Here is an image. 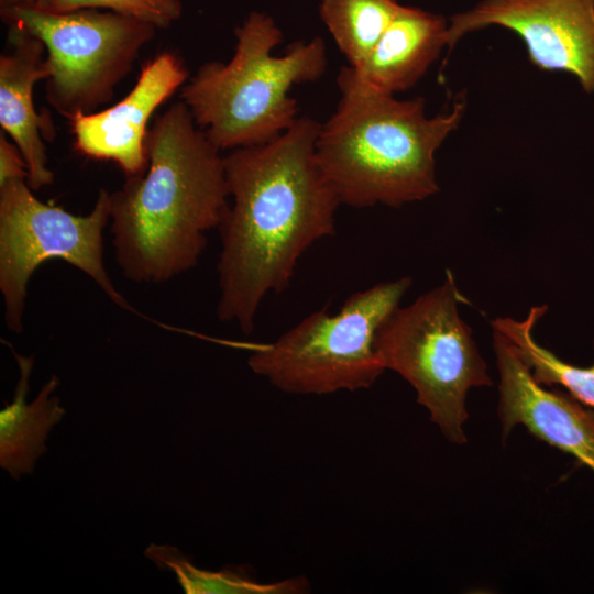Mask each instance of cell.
I'll list each match as a JSON object with an SVG mask.
<instances>
[{
	"mask_svg": "<svg viewBox=\"0 0 594 594\" xmlns=\"http://www.w3.org/2000/svg\"><path fill=\"white\" fill-rule=\"evenodd\" d=\"M319 130L300 117L273 140L223 155L231 201L219 227L217 316L244 334L266 295L289 286L301 255L334 234L341 204L317 160Z\"/></svg>",
	"mask_w": 594,
	"mask_h": 594,
	"instance_id": "6da1fadb",
	"label": "cell"
},
{
	"mask_svg": "<svg viewBox=\"0 0 594 594\" xmlns=\"http://www.w3.org/2000/svg\"><path fill=\"white\" fill-rule=\"evenodd\" d=\"M147 167L109 195L116 261L134 283L161 284L196 266L230 204L224 161L180 100L145 140Z\"/></svg>",
	"mask_w": 594,
	"mask_h": 594,
	"instance_id": "7a4b0ae2",
	"label": "cell"
},
{
	"mask_svg": "<svg viewBox=\"0 0 594 594\" xmlns=\"http://www.w3.org/2000/svg\"><path fill=\"white\" fill-rule=\"evenodd\" d=\"M336 111L316 141L319 166L341 205L400 207L439 190L435 154L460 124L464 98L428 117L420 97L340 88Z\"/></svg>",
	"mask_w": 594,
	"mask_h": 594,
	"instance_id": "3957f363",
	"label": "cell"
},
{
	"mask_svg": "<svg viewBox=\"0 0 594 594\" xmlns=\"http://www.w3.org/2000/svg\"><path fill=\"white\" fill-rule=\"evenodd\" d=\"M234 34L231 59L201 65L180 90L195 122L220 151L263 144L289 129L298 119L292 87L317 80L327 67L320 37L274 55L283 34L266 13L251 12Z\"/></svg>",
	"mask_w": 594,
	"mask_h": 594,
	"instance_id": "277c9868",
	"label": "cell"
},
{
	"mask_svg": "<svg viewBox=\"0 0 594 594\" xmlns=\"http://www.w3.org/2000/svg\"><path fill=\"white\" fill-rule=\"evenodd\" d=\"M410 285V277L383 282L351 295L336 314L326 308L310 314L254 350L251 370L290 394L370 388L386 370L376 350L377 332Z\"/></svg>",
	"mask_w": 594,
	"mask_h": 594,
	"instance_id": "5b68a950",
	"label": "cell"
},
{
	"mask_svg": "<svg viewBox=\"0 0 594 594\" xmlns=\"http://www.w3.org/2000/svg\"><path fill=\"white\" fill-rule=\"evenodd\" d=\"M465 301L448 271L442 285L406 307L398 306L376 337L384 367L415 388L431 421L457 444L466 442L468 392L493 385L472 331L459 314V305Z\"/></svg>",
	"mask_w": 594,
	"mask_h": 594,
	"instance_id": "8992f818",
	"label": "cell"
},
{
	"mask_svg": "<svg viewBox=\"0 0 594 594\" xmlns=\"http://www.w3.org/2000/svg\"><path fill=\"white\" fill-rule=\"evenodd\" d=\"M1 15L8 24L23 28L44 44L46 98L69 120L111 100L114 87L157 30L98 9L55 13L15 6L1 9Z\"/></svg>",
	"mask_w": 594,
	"mask_h": 594,
	"instance_id": "52a82bcc",
	"label": "cell"
},
{
	"mask_svg": "<svg viewBox=\"0 0 594 594\" xmlns=\"http://www.w3.org/2000/svg\"><path fill=\"white\" fill-rule=\"evenodd\" d=\"M109 195L100 189L92 210L79 216L37 199L26 179L0 185V292L10 331H23L30 278L40 265L53 258L77 267L116 305L132 310L105 266Z\"/></svg>",
	"mask_w": 594,
	"mask_h": 594,
	"instance_id": "ba28073f",
	"label": "cell"
},
{
	"mask_svg": "<svg viewBox=\"0 0 594 594\" xmlns=\"http://www.w3.org/2000/svg\"><path fill=\"white\" fill-rule=\"evenodd\" d=\"M494 25L516 33L537 68L568 72L594 91V0H482L450 18L448 48Z\"/></svg>",
	"mask_w": 594,
	"mask_h": 594,
	"instance_id": "9c48e42d",
	"label": "cell"
},
{
	"mask_svg": "<svg viewBox=\"0 0 594 594\" xmlns=\"http://www.w3.org/2000/svg\"><path fill=\"white\" fill-rule=\"evenodd\" d=\"M188 78L179 56L163 52L147 62L132 90L100 112L78 113L72 121L75 148L82 155L114 162L127 177L147 167L145 140L152 113Z\"/></svg>",
	"mask_w": 594,
	"mask_h": 594,
	"instance_id": "30bf717a",
	"label": "cell"
},
{
	"mask_svg": "<svg viewBox=\"0 0 594 594\" xmlns=\"http://www.w3.org/2000/svg\"><path fill=\"white\" fill-rule=\"evenodd\" d=\"M499 374L498 417L503 438L522 425L536 438L572 454L594 472V410L570 394L539 384L514 345L493 330Z\"/></svg>",
	"mask_w": 594,
	"mask_h": 594,
	"instance_id": "8fae6325",
	"label": "cell"
},
{
	"mask_svg": "<svg viewBox=\"0 0 594 594\" xmlns=\"http://www.w3.org/2000/svg\"><path fill=\"white\" fill-rule=\"evenodd\" d=\"M447 32L443 16L399 6L365 59L340 70L339 89L354 88L385 96L409 89L448 47Z\"/></svg>",
	"mask_w": 594,
	"mask_h": 594,
	"instance_id": "7c38bea8",
	"label": "cell"
},
{
	"mask_svg": "<svg viewBox=\"0 0 594 594\" xmlns=\"http://www.w3.org/2000/svg\"><path fill=\"white\" fill-rule=\"evenodd\" d=\"M8 44L0 56V125L26 162L29 186L37 190L54 180L42 140L52 128L33 102L35 82L48 76L46 51L37 37L15 24H9Z\"/></svg>",
	"mask_w": 594,
	"mask_h": 594,
	"instance_id": "4fadbf2b",
	"label": "cell"
},
{
	"mask_svg": "<svg viewBox=\"0 0 594 594\" xmlns=\"http://www.w3.org/2000/svg\"><path fill=\"white\" fill-rule=\"evenodd\" d=\"M7 344L18 362L20 378L12 403L0 411V465L19 479L31 473L35 461L46 451L48 432L63 418L65 409L57 396H51L59 384L56 376H52L31 404L26 403L33 356L20 355Z\"/></svg>",
	"mask_w": 594,
	"mask_h": 594,
	"instance_id": "5bb4252c",
	"label": "cell"
},
{
	"mask_svg": "<svg viewBox=\"0 0 594 594\" xmlns=\"http://www.w3.org/2000/svg\"><path fill=\"white\" fill-rule=\"evenodd\" d=\"M546 310V305L532 307L522 320L498 317L492 321V328L514 345L539 384L560 385L582 405L594 410V363L586 367L566 363L534 338V328Z\"/></svg>",
	"mask_w": 594,
	"mask_h": 594,
	"instance_id": "9a60e30c",
	"label": "cell"
},
{
	"mask_svg": "<svg viewBox=\"0 0 594 594\" xmlns=\"http://www.w3.org/2000/svg\"><path fill=\"white\" fill-rule=\"evenodd\" d=\"M396 0H320V16L349 66L361 64L399 8Z\"/></svg>",
	"mask_w": 594,
	"mask_h": 594,
	"instance_id": "2e32d148",
	"label": "cell"
},
{
	"mask_svg": "<svg viewBox=\"0 0 594 594\" xmlns=\"http://www.w3.org/2000/svg\"><path fill=\"white\" fill-rule=\"evenodd\" d=\"M145 556L161 570L175 573L180 586L189 594H299L310 588L304 575L287 580L261 583L252 579L242 569H223L211 572L196 568L187 557L176 548L151 544Z\"/></svg>",
	"mask_w": 594,
	"mask_h": 594,
	"instance_id": "e0dca14e",
	"label": "cell"
},
{
	"mask_svg": "<svg viewBox=\"0 0 594 594\" xmlns=\"http://www.w3.org/2000/svg\"><path fill=\"white\" fill-rule=\"evenodd\" d=\"M47 12H68L79 9H107L109 11L166 29L183 12L180 0H38L31 6Z\"/></svg>",
	"mask_w": 594,
	"mask_h": 594,
	"instance_id": "ac0fdd59",
	"label": "cell"
},
{
	"mask_svg": "<svg viewBox=\"0 0 594 594\" xmlns=\"http://www.w3.org/2000/svg\"><path fill=\"white\" fill-rule=\"evenodd\" d=\"M28 165L14 142H10L3 133L0 134V185L9 180L26 179Z\"/></svg>",
	"mask_w": 594,
	"mask_h": 594,
	"instance_id": "d6986e66",
	"label": "cell"
},
{
	"mask_svg": "<svg viewBox=\"0 0 594 594\" xmlns=\"http://www.w3.org/2000/svg\"><path fill=\"white\" fill-rule=\"evenodd\" d=\"M38 0H0L1 9L15 7V6H33Z\"/></svg>",
	"mask_w": 594,
	"mask_h": 594,
	"instance_id": "ffe728a7",
	"label": "cell"
}]
</instances>
